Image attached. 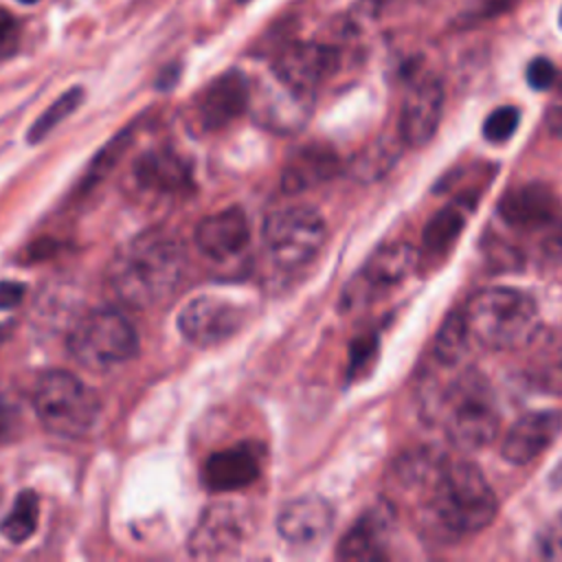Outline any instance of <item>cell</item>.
<instances>
[{
	"instance_id": "cell-21",
	"label": "cell",
	"mask_w": 562,
	"mask_h": 562,
	"mask_svg": "<svg viewBox=\"0 0 562 562\" xmlns=\"http://www.w3.org/2000/svg\"><path fill=\"white\" fill-rule=\"evenodd\" d=\"M476 209L474 195H461L441 206L424 228V248L430 255H443L465 228L470 215Z\"/></svg>"
},
{
	"instance_id": "cell-11",
	"label": "cell",
	"mask_w": 562,
	"mask_h": 562,
	"mask_svg": "<svg viewBox=\"0 0 562 562\" xmlns=\"http://www.w3.org/2000/svg\"><path fill=\"white\" fill-rule=\"evenodd\" d=\"M334 525V509L321 496H299L283 505L277 518V531L288 544L312 547L325 540Z\"/></svg>"
},
{
	"instance_id": "cell-6",
	"label": "cell",
	"mask_w": 562,
	"mask_h": 562,
	"mask_svg": "<svg viewBox=\"0 0 562 562\" xmlns=\"http://www.w3.org/2000/svg\"><path fill=\"white\" fill-rule=\"evenodd\" d=\"M138 349L132 323L116 310H94L68 336L70 356L88 369H112L127 362Z\"/></svg>"
},
{
	"instance_id": "cell-5",
	"label": "cell",
	"mask_w": 562,
	"mask_h": 562,
	"mask_svg": "<svg viewBox=\"0 0 562 562\" xmlns=\"http://www.w3.org/2000/svg\"><path fill=\"white\" fill-rule=\"evenodd\" d=\"M498 432V411L485 378L461 375L446 395V435L459 450H481Z\"/></svg>"
},
{
	"instance_id": "cell-22",
	"label": "cell",
	"mask_w": 562,
	"mask_h": 562,
	"mask_svg": "<svg viewBox=\"0 0 562 562\" xmlns=\"http://www.w3.org/2000/svg\"><path fill=\"white\" fill-rule=\"evenodd\" d=\"M417 263V250L406 244H386L371 255L362 270V285L364 288H389L406 279Z\"/></svg>"
},
{
	"instance_id": "cell-23",
	"label": "cell",
	"mask_w": 562,
	"mask_h": 562,
	"mask_svg": "<svg viewBox=\"0 0 562 562\" xmlns=\"http://www.w3.org/2000/svg\"><path fill=\"white\" fill-rule=\"evenodd\" d=\"M136 180L154 191H180L189 184V167L187 162L165 149L143 154L134 165Z\"/></svg>"
},
{
	"instance_id": "cell-24",
	"label": "cell",
	"mask_w": 562,
	"mask_h": 562,
	"mask_svg": "<svg viewBox=\"0 0 562 562\" xmlns=\"http://www.w3.org/2000/svg\"><path fill=\"white\" fill-rule=\"evenodd\" d=\"M446 457L432 448H415L402 454L395 463V476L402 485L413 490H428L446 465Z\"/></svg>"
},
{
	"instance_id": "cell-40",
	"label": "cell",
	"mask_w": 562,
	"mask_h": 562,
	"mask_svg": "<svg viewBox=\"0 0 562 562\" xmlns=\"http://www.w3.org/2000/svg\"><path fill=\"white\" fill-rule=\"evenodd\" d=\"M241 2H244V0H241Z\"/></svg>"
},
{
	"instance_id": "cell-30",
	"label": "cell",
	"mask_w": 562,
	"mask_h": 562,
	"mask_svg": "<svg viewBox=\"0 0 562 562\" xmlns=\"http://www.w3.org/2000/svg\"><path fill=\"white\" fill-rule=\"evenodd\" d=\"M518 0H472L459 15L463 24H476L481 20H492L509 11Z\"/></svg>"
},
{
	"instance_id": "cell-39",
	"label": "cell",
	"mask_w": 562,
	"mask_h": 562,
	"mask_svg": "<svg viewBox=\"0 0 562 562\" xmlns=\"http://www.w3.org/2000/svg\"><path fill=\"white\" fill-rule=\"evenodd\" d=\"M560 26H562V9H560Z\"/></svg>"
},
{
	"instance_id": "cell-14",
	"label": "cell",
	"mask_w": 562,
	"mask_h": 562,
	"mask_svg": "<svg viewBox=\"0 0 562 562\" xmlns=\"http://www.w3.org/2000/svg\"><path fill=\"white\" fill-rule=\"evenodd\" d=\"M395 525L393 507L384 501L371 505L342 536L336 555L342 560H378L384 555L386 538Z\"/></svg>"
},
{
	"instance_id": "cell-36",
	"label": "cell",
	"mask_w": 562,
	"mask_h": 562,
	"mask_svg": "<svg viewBox=\"0 0 562 562\" xmlns=\"http://www.w3.org/2000/svg\"><path fill=\"white\" fill-rule=\"evenodd\" d=\"M547 125L553 134L562 136V92L558 94V99L547 110Z\"/></svg>"
},
{
	"instance_id": "cell-32",
	"label": "cell",
	"mask_w": 562,
	"mask_h": 562,
	"mask_svg": "<svg viewBox=\"0 0 562 562\" xmlns=\"http://www.w3.org/2000/svg\"><path fill=\"white\" fill-rule=\"evenodd\" d=\"M555 81V66L547 57H536L527 66V83L533 90H547Z\"/></svg>"
},
{
	"instance_id": "cell-33",
	"label": "cell",
	"mask_w": 562,
	"mask_h": 562,
	"mask_svg": "<svg viewBox=\"0 0 562 562\" xmlns=\"http://www.w3.org/2000/svg\"><path fill=\"white\" fill-rule=\"evenodd\" d=\"M15 48H18V22L7 9H0V59L13 55Z\"/></svg>"
},
{
	"instance_id": "cell-19",
	"label": "cell",
	"mask_w": 562,
	"mask_h": 562,
	"mask_svg": "<svg viewBox=\"0 0 562 562\" xmlns=\"http://www.w3.org/2000/svg\"><path fill=\"white\" fill-rule=\"evenodd\" d=\"M257 121L268 130L290 134L303 127L310 116V92L294 90L277 79V90L261 94L255 108Z\"/></svg>"
},
{
	"instance_id": "cell-2",
	"label": "cell",
	"mask_w": 562,
	"mask_h": 562,
	"mask_svg": "<svg viewBox=\"0 0 562 562\" xmlns=\"http://www.w3.org/2000/svg\"><path fill=\"white\" fill-rule=\"evenodd\" d=\"M426 492L422 520L430 536L443 540L485 529L498 509L494 490L472 461H446Z\"/></svg>"
},
{
	"instance_id": "cell-20",
	"label": "cell",
	"mask_w": 562,
	"mask_h": 562,
	"mask_svg": "<svg viewBox=\"0 0 562 562\" xmlns=\"http://www.w3.org/2000/svg\"><path fill=\"white\" fill-rule=\"evenodd\" d=\"M338 156L323 145H312L299 149L285 165L281 184L285 191L296 193L312 189L325 180H329L338 171Z\"/></svg>"
},
{
	"instance_id": "cell-35",
	"label": "cell",
	"mask_w": 562,
	"mask_h": 562,
	"mask_svg": "<svg viewBox=\"0 0 562 562\" xmlns=\"http://www.w3.org/2000/svg\"><path fill=\"white\" fill-rule=\"evenodd\" d=\"M24 294V285L13 283V281H2L0 283V310H9L20 303Z\"/></svg>"
},
{
	"instance_id": "cell-3",
	"label": "cell",
	"mask_w": 562,
	"mask_h": 562,
	"mask_svg": "<svg viewBox=\"0 0 562 562\" xmlns=\"http://www.w3.org/2000/svg\"><path fill=\"white\" fill-rule=\"evenodd\" d=\"M463 318L470 336L490 349H518L536 336L540 325L533 299L505 285L476 292L468 301Z\"/></svg>"
},
{
	"instance_id": "cell-7",
	"label": "cell",
	"mask_w": 562,
	"mask_h": 562,
	"mask_svg": "<svg viewBox=\"0 0 562 562\" xmlns=\"http://www.w3.org/2000/svg\"><path fill=\"white\" fill-rule=\"evenodd\" d=\"M263 239L281 268H299L318 255L325 241V222L307 206L281 209L266 220Z\"/></svg>"
},
{
	"instance_id": "cell-37",
	"label": "cell",
	"mask_w": 562,
	"mask_h": 562,
	"mask_svg": "<svg viewBox=\"0 0 562 562\" xmlns=\"http://www.w3.org/2000/svg\"><path fill=\"white\" fill-rule=\"evenodd\" d=\"M176 77H178V68L171 66V68H167V70L160 75L158 86H160V88H169V86L176 81Z\"/></svg>"
},
{
	"instance_id": "cell-34",
	"label": "cell",
	"mask_w": 562,
	"mask_h": 562,
	"mask_svg": "<svg viewBox=\"0 0 562 562\" xmlns=\"http://www.w3.org/2000/svg\"><path fill=\"white\" fill-rule=\"evenodd\" d=\"M375 338H360L353 347H351V362H349V371L351 373H360L362 369H367L369 360L375 356Z\"/></svg>"
},
{
	"instance_id": "cell-27",
	"label": "cell",
	"mask_w": 562,
	"mask_h": 562,
	"mask_svg": "<svg viewBox=\"0 0 562 562\" xmlns=\"http://www.w3.org/2000/svg\"><path fill=\"white\" fill-rule=\"evenodd\" d=\"M83 99L81 88H70L66 90L59 99H55L42 114L40 119L31 125L29 130V143H40L53 127H57L68 114H72Z\"/></svg>"
},
{
	"instance_id": "cell-12",
	"label": "cell",
	"mask_w": 562,
	"mask_h": 562,
	"mask_svg": "<svg viewBox=\"0 0 562 562\" xmlns=\"http://www.w3.org/2000/svg\"><path fill=\"white\" fill-rule=\"evenodd\" d=\"M244 538V518L235 505L217 503L204 509L189 538L195 558H217L235 551Z\"/></svg>"
},
{
	"instance_id": "cell-4",
	"label": "cell",
	"mask_w": 562,
	"mask_h": 562,
	"mask_svg": "<svg viewBox=\"0 0 562 562\" xmlns=\"http://www.w3.org/2000/svg\"><path fill=\"white\" fill-rule=\"evenodd\" d=\"M33 406L42 424L61 437H83L99 417L97 395L68 371H46L33 386Z\"/></svg>"
},
{
	"instance_id": "cell-9",
	"label": "cell",
	"mask_w": 562,
	"mask_h": 562,
	"mask_svg": "<svg viewBox=\"0 0 562 562\" xmlns=\"http://www.w3.org/2000/svg\"><path fill=\"white\" fill-rule=\"evenodd\" d=\"M338 68V50L316 42H296L274 59L272 75L285 86L312 92Z\"/></svg>"
},
{
	"instance_id": "cell-17",
	"label": "cell",
	"mask_w": 562,
	"mask_h": 562,
	"mask_svg": "<svg viewBox=\"0 0 562 562\" xmlns=\"http://www.w3.org/2000/svg\"><path fill=\"white\" fill-rule=\"evenodd\" d=\"M248 220L239 209L209 215L195 228V244L211 259H228L237 255L248 244Z\"/></svg>"
},
{
	"instance_id": "cell-18",
	"label": "cell",
	"mask_w": 562,
	"mask_h": 562,
	"mask_svg": "<svg viewBox=\"0 0 562 562\" xmlns=\"http://www.w3.org/2000/svg\"><path fill=\"white\" fill-rule=\"evenodd\" d=\"M498 213L512 226L538 228L553 222L558 213V198L549 187L540 182L522 184L503 198Z\"/></svg>"
},
{
	"instance_id": "cell-28",
	"label": "cell",
	"mask_w": 562,
	"mask_h": 562,
	"mask_svg": "<svg viewBox=\"0 0 562 562\" xmlns=\"http://www.w3.org/2000/svg\"><path fill=\"white\" fill-rule=\"evenodd\" d=\"M397 160V149L389 143H375L351 160V176L356 180H375L382 178Z\"/></svg>"
},
{
	"instance_id": "cell-16",
	"label": "cell",
	"mask_w": 562,
	"mask_h": 562,
	"mask_svg": "<svg viewBox=\"0 0 562 562\" xmlns=\"http://www.w3.org/2000/svg\"><path fill=\"white\" fill-rule=\"evenodd\" d=\"M259 472L261 454L255 446L241 443L213 452L202 468V481L211 492H233L255 483Z\"/></svg>"
},
{
	"instance_id": "cell-38",
	"label": "cell",
	"mask_w": 562,
	"mask_h": 562,
	"mask_svg": "<svg viewBox=\"0 0 562 562\" xmlns=\"http://www.w3.org/2000/svg\"><path fill=\"white\" fill-rule=\"evenodd\" d=\"M18 2H22V4H35V2H40V0H18Z\"/></svg>"
},
{
	"instance_id": "cell-10",
	"label": "cell",
	"mask_w": 562,
	"mask_h": 562,
	"mask_svg": "<svg viewBox=\"0 0 562 562\" xmlns=\"http://www.w3.org/2000/svg\"><path fill=\"white\" fill-rule=\"evenodd\" d=\"M441 114H443L441 83L430 77L415 83L408 90V94L402 103V112H400L402 140L413 147L426 145L435 136V132L441 123Z\"/></svg>"
},
{
	"instance_id": "cell-1",
	"label": "cell",
	"mask_w": 562,
	"mask_h": 562,
	"mask_svg": "<svg viewBox=\"0 0 562 562\" xmlns=\"http://www.w3.org/2000/svg\"><path fill=\"white\" fill-rule=\"evenodd\" d=\"M187 255L182 244L162 231H147L114 255L108 281L114 294L132 307L167 301L182 283Z\"/></svg>"
},
{
	"instance_id": "cell-15",
	"label": "cell",
	"mask_w": 562,
	"mask_h": 562,
	"mask_svg": "<svg viewBox=\"0 0 562 562\" xmlns=\"http://www.w3.org/2000/svg\"><path fill=\"white\" fill-rule=\"evenodd\" d=\"M250 101L248 81L239 70L213 79L198 101V116L206 130H220L235 121Z\"/></svg>"
},
{
	"instance_id": "cell-31",
	"label": "cell",
	"mask_w": 562,
	"mask_h": 562,
	"mask_svg": "<svg viewBox=\"0 0 562 562\" xmlns=\"http://www.w3.org/2000/svg\"><path fill=\"white\" fill-rule=\"evenodd\" d=\"M538 553L547 560L562 558V516L551 520L538 536Z\"/></svg>"
},
{
	"instance_id": "cell-29",
	"label": "cell",
	"mask_w": 562,
	"mask_h": 562,
	"mask_svg": "<svg viewBox=\"0 0 562 562\" xmlns=\"http://www.w3.org/2000/svg\"><path fill=\"white\" fill-rule=\"evenodd\" d=\"M520 112L514 105L496 108L483 123V136L490 143H505L518 127Z\"/></svg>"
},
{
	"instance_id": "cell-13",
	"label": "cell",
	"mask_w": 562,
	"mask_h": 562,
	"mask_svg": "<svg viewBox=\"0 0 562 562\" xmlns=\"http://www.w3.org/2000/svg\"><path fill=\"white\" fill-rule=\"evenodd\" d=\"M560 428L562 415L555 411L527 413L507 430L501 452L509 463L527 465L555 441Z\"/></svg>"
},
{
	"instance_id": "cell-8",
	"label": "cell",
	"mask_w": 562,
	"mask_h": 562,
	"mask_svg": "<svg viewBox=\"0 0 562 562\" xmlns=\"http://www.w3.org/2000/svg\"><path fill=\"white\" fill-rule=\"evenodd\" d=\"M244 323V312L217 296H198L189 301L180 316L178 327L182 336L200 347H211L217 342H224Z\"/></svg>"
},
{
	"instance_id": "cell-26",
	"label": "cell",
	"mask_w": 562,
	"mask_h": 562,
	"mask_svg": "<svg viewBox=\"0 0 562 562\" xmlns=\"http://www.w3.org/2000/svg\"><path fill=\"white\" fill-rule=\"evenodd\" d=\"M35 527H37V496L31 490H26L15 498L11 512L4 516L0 525V531L11 542H24L26 538H31Z\"/></svg>"
},
{
	"instance_id": "cell-25",
	"label": "cell",
	"mask_w": 562,
	"mask_h": 562,
	"mask_svg": "<svg viewBox=\"0 0 562 562\" xmlns=\"http://www.w3.org/2000/svg\"><path fill=\"white\" fill-rule=\"evenodd\" d=\"M470 329L465 325L463 312H452L446 316V321L441 323L435 340H432V356L441 362V364H459L468 349H470Z\"/></svg>"
}]
</instances>
